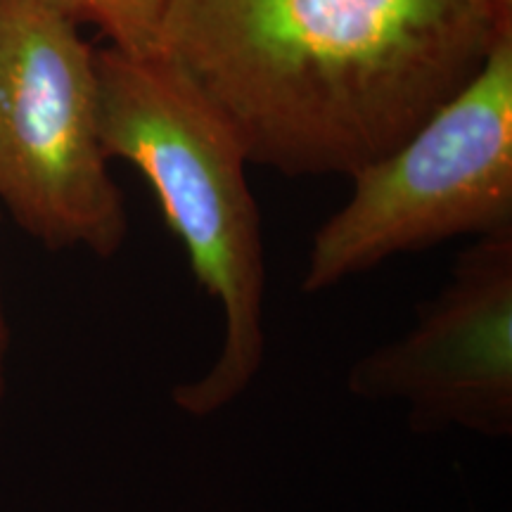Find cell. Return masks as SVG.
Instances as JSON below:
<instances>
[{"mask_svg":"<svg viewBox=\"0 0 512 512\" xmlns=\"http://www.w3.org/2000/svg\"><path fill=\"white\" fill-rule=\"evenodd\" d=\"M505 31L491 0H164L155 53L249 164L354 176L458 93Z\"/></svg>","mask_w":512,"mask_h":512,"instance_id":"obj_1","label":"cell"},{"mask_svg":"<svg viewBox=\"0 0 512 512\" xmlns=\"http://www.w3.org/2000/svg\"><path fill=\"white\" fill-rule=\"evenodd\" d=\"M100 138L110 159L131 164L155 192L202 290L219 304V356L171 401L195 420L247 392L266 354V261L249 159L221 114L157 53L95 50Z\"/></svg>","mask_w":512,"mask_h":512,"instance_id":"obj_2","label":"cell"},{"mask_svg":"<svg viewBox=\"0 0 512 512\" xmlns=\"http://www.w3.org/2000/svg\"><path fill=\"white\" fill-rule=\"evenodd\" d=\"M349 178V200L311 240L309 294L394 256L512 228V31L411 136Z\"/></svg>","mask_w":512,"mask_h":512,"instance_id":"obj_3","label":"cell"},{"mask_svg":"<svg viewBox=\"0 0 512 512\" xmlns=\"http://www.w3.org/2000/svg\"><path fill=\"white\" fill-rule=\"evenodd\" d=\"M79 27L53 0H0V202L43 247L110 259L128 214Z\"/></svg>","mask_w":512,"mask_h":512,"instance_id":"obj_4","label":"cell"},{"mask_svg":"<svg viewBox=\"0 0 512 512\" xmlns=\"http://www.w3.org/2000/svg\"><path fill=\"white\" fill-rule=\"evenodd\" d=\"M347 389L403 408L413 432L512 437V228L460 252L413 328L358 358Z\"/></svg>","mask_w":512,"mask_h":512,"instance_id":"obj_5","label":"cell"},{"mask_svg":"<svg viewBox=\"0 0 512 512\" xmlns=\"http://www.w3.org/2000/svg\"><path fill=\"white\" fill-rule=\"evenodd\" d=\"M79 24H93L110 46L152 55L164 0H53Z\"/></svg>","mask_w":512,"mask_h":512,"instance_id":"obj_6","label":"cell"},{"mask_svg":"<svg viewBox=\"0 0 512 512\" xmlns=\"http://www.w3.org/2000/svg\"><path fill=\"white\" fill-rule=\"evenodd\" d=\"M8 349H10V328H8V318H5L3 294H0V406H3V396H5V368H8Z\"/></svg>","mask_w":512,"mask_h":512,"instance_id":"obj_7","label":"cell"},{"mask_svg":"<svg viewBox=\"0 0 512 512\" xmlns=\"http://www.w3.org/2000/svg\"><path fill=\"white\" fill-rule=\"evenodd\" d=\"M503 27H512V0H491Z\"/></svg>","mask_w":512,"mask_h":512,"instance_id":"obj_8","label":"cell"}]
</instances>
